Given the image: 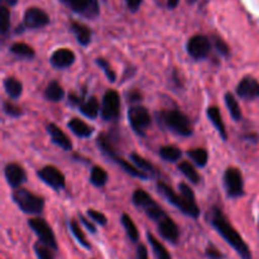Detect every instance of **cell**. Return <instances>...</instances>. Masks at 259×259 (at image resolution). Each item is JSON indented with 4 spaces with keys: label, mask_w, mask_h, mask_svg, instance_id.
Segmentation results:
<instances>
[{
    "label": "cell",
    "mask_w": 259,
    "mask_h": 259,
    "mask_svg": "<svg viewBox=\"0 0 259 259\" xmlns=\"http://www.w3.org/2000/svg\"><path fill=\"white\" fill-rule=\"evenodd\" d=\"M47 132L48 134H50L51 142H52L53 144H56L57 147L62 148L63 151H72V142H71V139L63 133V131H61L60 126L56 125L55 123H50L47 125Z\"/></svg>",
    "instance_id": "obj_19"
},
{
    "label": "cell",
    "mask_w": 259,
    "mask_h": 259,
    "mask_svg": "<svg viewBox=\"0 0 259 259\" xmlns=\"http://www.w3.org/2000/svg\"><path fill=\"white\" fill-rule=\"evenodd\" d=\"M128 100L129 101H139L142 100V95L137 91H132V94H128Z\"/></svg>",
    "instance_id": "obj_47"
},
{
    "label": "cell",
    "mask_w": 259,
    "mask_h": 259,
    "mask_svg": "<svg viewBox=\"0 0 259 259\" xmlns=\"http://www.w3.org/2000/svg\"><path fill=\"white\" fill-rule=\"evenodd\" d=\"M206 220L212 228L218 232V234L238 253L242 259H252V252L247 243L244 242L239 233L229 223L223 210L219 206H212L206 214Z\"/></svg>",
    "instance_id": "obj_1"
},
{
    "label": "cell",
    "mask_w": 259,
    "mask_h": 259,
    "mask_svg": "<svg viewBox=\"0 0 259 259\" xmlns=\"http://www.w3.org/2000/svg\"><path fill=\"white\" fill-rule=\"evenodd\" d=\"M3 111L10 118H19L23 115V110L18 105L13 104L12 101H4L3 103Z\"/></svg>",
    "instance_id": "obj_39"
},
{
    "label": "cell",
    "mask_w": 259,
    "mask_h": 259,
    "mask_svg": "<svg viewBox=\"0 0 259 259\" xmlns=\"http://www.w3.org/2000/svg\"><path fill=\"white\" fill-rule=\"evenodd\" d=\"M4 176L8 185L14 190L20 189V186L27 181L24 168L18 163H8L4 168Z\"/></svg>",
    "instance_id": "obj_16"
},
{
    "label": "cell",
    "mask_w": 259,
    "mask_h": 259,
    "mask_svg": "<svg viewBox=\"0 0 259 259\" xmlns=\"http://www.w3.org/2000/svg\"><path fill=\"white\" fill-rule=\"evenodd\" d=\"M12 200L24 214L40 215L45 210V199L33 194L27 189H17L13 191Z\"/></svg>",
    "instance_id": "obj_6"
},
{
    "label": "cell",
    "mask_w": 259,
    "mask_h": 259,
    "mask_svg": "<svg viewBox=\"0 0 259 259\" xmlns=\"http://www.w3.org/2000/svg\"><path fill=\"white\" fill-rule=\"evenodd\" d=\"M120 222H121V225L124 227V229H125L126 234H128L129 239H131L133 243L138 242L139 232H138V228H137V225L134 224L133 219H132L128 214H121Z\"/></svg>",
    "instance_id": "obj_31"
},
{
    "label": "cell",
    "mask_w": 259,
    "mask_h": 259,
    "mask_svg": "<svg viewBox=\"0 0 259 259\" xmlns=\"http://www.w3.org/2000/svg\"><path fill=\"white\" fill-rule=\"evenodd\" d=\"M147 239H148L149 244H151L152 250H153L154 255L157 259H172L171 254H169L168 250L166 249L163 244L161 242L156 239V237L151 234V233H147Z\"/></svg>",
    "instance_id": "obj_30"
},
{
    "label": "cell",
    "mask_w": 259,
    "mask_h": 259,
    "mask_svg": "<svg viewBox=\"0 0 259 259\" xmlns=\"http://www.w3.org/2000/svg\"><path fill=\"white\" fill-rule=\"evenodd\" d=\"M73 13L88 19H95L100 15V5L98 0H61Z\"/></svg>",
    "instance_id": "obj_13"
},
{
    "label": "cell",
    "mask_w": 259,
    "mask_h": 259,
    "mask_svg": "<svg viewBox=\"0 0 259 259\" xmlns=\"http://www.w3.org/2000/svg\"><path fill=\"white\" fill-rule=\"evenodd\" d=\"M9 50L13 55H15L17 57H20V58L32 60V58H34L35 56L34 50H33L29 45H27V43H22V42L13 43V45L10 46Z\"/></svg>",
    "instance_id": "obj_28"
},
{
    "label": "cell",
    "mask_w": 259,
    "mask_h": 259,
    "mask_svg": "<svg viewBox=\"0 0 259 259\" xmlns=\"http://www.w3.org/2000/svg\"><path fill=\"white\" fill-rule=\"evenodd\" d=\"M205 255L209 259H223V254L219 252V249L211 244H210L209 247L206 248V250H205Z\"/></svg>",
    "instance_id": "obj_43"
},
{
    "label": "cell",
    "mask_w": 259,
    "mask_h": 259,
    "mask_svg": "<svg viewBox=\"0 0 259 259\" xmlns=\"http://www.w3.org/2000/svg\"><path fill=\"white\" fill-rule=\"evenodd\" d=\"M157 191L169 204L174 205L179 211H181L182 214L187 215L190 218H194V219H197L200 217V214H201V210H200L199 205L187 201L181 194H177L169 185L164 184L163 181H159L157 184Z\"/></svg>",
    "instance_id": "obj_3"
},
{
    "label": "cell",
    "mask_w": 259,
    "mask_h": 259,
    "mask_svg": "<svg viewBox=\"0 0 259 259\" xmlns=\"http://www.w3.org/2000/svg\"><path fill=\"white\" fill-rule=\"evenodd\" d=\"M129 159L132 161V163L134 164V166L137 167V168L139 169V171L144 172V174H156V168H154L153 164L151 163L149 161H147L144 157L139 156L138 153H136V152H133V153L129 154Z\"/></svg>",
    "instance_id": "obj_27"
},
{
    "label": "cell",
    "mask_w": 259,
    "mask_h": 259,
    "mask_svg": "<svg viewBox=\"0 0 259 259\" xmlns=\"http://www.w3.org/2000/svg\"><path fill=\"white\" fill-rule=\"evenodd\" d=\"M37 176L43 184L50 186L55 191H61L66 187V177L57 167L46 166L37 172Z\"/></svg>",
    "instance_id": "obj_14"
},
{
    "label": "cell",
    "mask_w": 259,
    "mask_h": 259,
    "mask_svg": "<svg viewBox=\"0 0 259 259\" xmlns=\"http://www.w3.org/2000/svg\"><path fill=\"white\" fill-rule=\"evenodd\" d=\"M186 2H187V3H189V4H190V5H194V4H195V3H197V0H186Z\"/></svg>",
    "instance_id": "obj_50"
},
{
    "label": "cell",
    "mask_w": 259,
    "mask_h": 259,
    "mask_svg": "<svg viewBox=\"0 0 259 259\" xmlns=\"http://www.w3.org/2000/svg\"><path fill=\"white\" fill-rule=\"evenodd\" d=\"M33 250H34L38 259H55V250L51 249L50 247H47L43 243H40L39 240L37 243H34Z\"/></svg>",
    "instance_id": "obj_36"
},
{
    "label": "cell",
    "mask_w": 259,
    "mask_h": 259,
    "mask_svg": "<svg viewBox=\"0 0 259 259\" xmlns=\"http://www.w3.org/2000/svg\"><path fill=\"white\" fill-rule=\"evenodd\" d=\"M4 3L5 7H15L18 3V0H2Z\"/></svg>",
    "instance_id": "obj_49"
},
{
    "label": "cell",
    "mask_w": 259,
    "mask_h": 259,
    "mask_svg": "<svg viewBox=\"0 0 259 259\" xmlns=\"http://www.w3.org/2000/svg\"><path fill=\"white\" fill-rule=\"evenodd\" d=\"M137 257L138 259H148V252H147V248L143 244L138 245V249H137Z\"/></svg>",
    "instance_id": "obj_46"
},
{
    "label": "cell",
    "mask_w": 259,
    "mask_h": 259,
    "mask_svg": "<svg viewBox=\"0 0 259 259\" xmlns=\"http://www.w3.org/2000/svg\"><path fill=\"white\" fill-rule=\"evenodd\" d=\"M28 227L34 232V234L37 235L38 240H39L40 243H43V244H46L47 247H50L51 249L57 252L58 244L55 233H53L50 224H48L43 218H32V219L28 220Z\"/></svg>",
    "instance_id": "obj_7"
},
{
    "label": "cell",
    "mask_w": 259,
    "mask_h": 259,
    "mask_svg": "<svg viewBox=\"0 0 259 259\" xmlns=\"http://www.w3.org/2000/svg\"><path fill=\"white\" fill-rule=\"evenodd\" d=\"M76 55L68 48H58L51 55L50 62L57 70H65L75 63Z\"/></svg>",
    "instance_id": "obj_17"
},
{
    "label": "cell",
    "mask_w": 259,
    "mask_h": 259,
    "mask_svg": "<svg viewBox=\"0 0 259 259\" xmlns=\"http://www.w3.org/2000/svg\"><path fill=\"white\" fill-rule=\"evenodd\" d=\"M101 118L105 121H115L120 116V95L115 90H108L101 101Z\"/></svg>",
    "instance_id": "obj_11"
},
{
    "label": "cell",
    "mask_w": 259,
    "mask_h": 259,
    "mask_svg": "<svg viewBox=\"0 0 259 259\" xmlns=\"http://www.w3.org/2000/svg\"><path fill=\"white\" fill-rule=\"evenodd\" d=\"M159 156L166 162L174 163V162H177L179 159H181L182 151L176 146H163L159 149Z\"/></svg>",
    "instance_id": "obj_34"
},
{
    "label": "cell",
    "mask_w": 259,
    "mask_h": 259,
    "mask_svg": "<svg viewBox=\"0 0 259 259\" xmlns=\"http://www.w3.org/2000/svg\"><path fill=\"white\" fill-rule=\"evenodd\" d=\"M45 98L52 103H60L65 98V90L56 80L51 81L45 90Z\"/></svg>",
    "instance_id": "obj_24"
},
{
    "label": "cell",
    "mask_w": 259,
    "mask_h": 259,
    "mask_svg": "<svg viewBox=\"0 0 259 259\" xmlns=\"http://www.w3.org/2000/svg\"><path fill=\"white\" fill-rule=\"evenodd\" d=\"M212 46H214L215 50L220 53L224 57H228L230 55L229 46L225 43V40H223L222 38L218 37V35H212Z\"/></svg>",
    "instance_id": "obj_40"
},
{
    "label": "cell",
    "mask_w": 259,
    "mask_h": 259,
    "mask_svg": "<svg viewBox=\"0 0 259 259\" xmlns=\"http://www.w3.org/2000/svg\"><path fill=\"white\" fill-rule=\"evenodd\" d=\"M237 94L243 100H255L259 98V81L252 76H245L238 83Z\"/></svg>",
    "instance_id": "obj_15"
},
{
    "label": "cell",
    "mask_w": 259,
    "mask_h": 259,
    "mask_svg": "<svg viewBox=\"0 0 259 259\" xmlns=\"http://www.w3.org/2000/svg\"><path fill=\"white\" fill-rule=\"evenodd\" d=\"M70 29L73 33L76 39H77L78 45L82 46V47H88L90 45L91 38H93V30L88 25L78 22H71Z\"/></svg>",
    "instance_id": "obj_20"
},
{
    "label": "cell",
    "mask_w": 259,
    "mask_h": 259,
    "mask_svg": "<svg viewBox=\"0 0 259 259\" xmlns=\"http://www.w3.org/2000/svg\"><path fill=\"white\" fill-rule=\"evenodd\" d=\"M180 4V0H167V8L168 9H175Z\"/></svg>",
    "instance_id": "obj_48"
},
{
    "label": "cell",
    "mask_w": 259,
    "mask_h": 259,
    "mask_svg": "<svg viewBox=\"0 0 259 259\" xmlns=\"http://www.w3.org/2000/svg\"><path fill=\"white\" fill-rule=\"evenodd\" d=\"M211 40L204 34L192 35L186 43V51L194 60H205L211 52Z\"/></svg>",
    "instance_id": "obj_12"
},
{
    "label": "cell",
    "mask_w": 259,
    "mask_h": 259,
    "mask_svg": "<svg viewBox=\"0 0 259 259\" xmlns=\"http://www.w3.org/2000/svg\"><path fill=\"white\" fill-rule=\"evenodd\" d=\"M78 219L81 220V223H82V224H83V227H85L86 229H88L89 232L91 233V234H96V228H95V225H94L93 223L90 222V220L86 219V218L83 217V215L81 214V212H80V214H78Z\"/></svg>",
    "instance_id": "obj_44"
},
{
    "label": "cell",
    "mask_w": 259,
    "mask_h": 259,
    "mask_svg": "<svg viewBox=\"0 0 259 259\" xmlns=\"http://www.w3.org/2000/svg\"><path fill=\"white\" fill-rule=\"evenodd\" d=\"M224 100H225V105H227L228 110H229L230 116L233 118V120L235 121H240L243 118L242 110H240L239 103L237 101L235 96L233 95L232 93H227L224 95Z\"/></svg>",
    "instance_id": "obj_26"
},
{
    "label": "cell",
    "mask_w": 259,
    "mask_h": 259,
    "mask_svg": "<svg viewBox=\"0 0 259 259\" xmlns=\"http://www.w3.org/2000/svg\"><path fill=\"white\" fill-rule=\"evenodd\" d=\"M223 181H224L225 191L230 199H239L244 196V180L239 169L235 167H229L224 172Z\"/></svg>",
    "instance_id": "obj_10"
},
{
    "label": "cell",
    "mask_w": 259,
    "mask_h": 259,
    "mask_svg": "<svg viewBox=\"0 0 259 259\" xmlns=\"http://www.w3.org/2000/svg\"><path fill=\"white\" fill-rule=\"evenodd\" d=\"M159 125L168 129L172 133L181 137H191L194 133V125L189 116L180 110H162L156 114Z\"/></svg>",
    "instance_id": "obj_2"
},
{
    "label": "cell",
    "mask_w": 259,
    "mask_h": 259,
    "mask_svg": "<svg viewBox=\"0 0 259 259\" xmlns=\"http://www.w3.org/2000/svg\"><path fill=\"white\" fill-rule=\"evenodd\" d=\"M96 65H98L99 67H100L101 70L104 71L105 76L108 77V81H110V82H115V81H116L115 72H114V70L111 68L110 63H109L108 61L105 60V58H103V57L96 58Z\"/></svg>",
    "instance_id": "obj_38"
},
{
    "label": "cell",
    "mask_w": 259,
    "mask_h": 259,
    "mask_svg": "<svg viewBox=\"0 0 259 259\" xmlns=\"http://www.w3.org/2000/svg\"><path fill=\"white\" fill-rule=\"evenodd\" d=\"M67 126L76 137H78V138H90L94 134V131H95L93 126H90L89 124H86L85 121L81 120V119L78 118L71 119L67 123Z\"/></svg>",
    "instance_id": "obj_22"
},
{
    "label": "cell",
    "mask_w": 259,
    "mask_h": 259,
    "mask_svg": "<svg viewBox=\"0 0 259 259\" xmlns=\"http://www.w3.org/2000/svg\"><path fill=\"white\" fill-rule=\"evenodd\" d=\"M96 143H98L100 151L103 152V153L105 154L109 159H111L114 163L118 164V166L120 167L124 172H126L128 175H131L132 177H137V179H141V180H148L149 179L148 175H146L144 172L139 171V169L137 168L136 166H133L131 162L125 161V159L121 158V157H119L118 154H116L115 148H114L113 143H111V139L109 138L106 134H100V136L98 137V141H96Z\"/></svg>",
    "instance_id": "obj_4"
},
{
    "label": "cell",
    "mask_w": 259,
    "mask_h": 259,
    "mask_svg": "<svg viewBox=\"0 0 259 259\" xmlns=\"http://www.w3.org/2000/svg\"><path fill=\"white\" fill-rule=\"evenodd\" d=\"M88 215L93 222H95L96 224L101 225V227H105V225L108 224V219H106V217L101 211H98V210H94V209H89Z\"/></svg>",
    "instance_id": "obj_42"
},
{
    "label": "cell",
    "mask_w": 259,
    "mask_h": 259,
    "mask_svg": "<svg viewBox=\"0 0 259 259\" xmlns=\"http://www.w3.org/2000/svg\"><path fill=\"white\" fill-rule=\"evenodd\" d=\"M4 89L5 93L8 94L10 99L17 100L23 94V83L15 77H7L4 80Z\"/></svg>",
    "instance_id": "obj_25"
},
{
    "label": "cell",
    "mask_w": 259,
    "mask_h": 259,
    "mask_svg": "<svg viewBox=\"0 0 259 259\" xmlns=\"http://www.w3.org/2000/svg\"><path fill=\"white\" fill-rule=\"evenodd\" d=\"M157 229H158L159 235L163 238L167 242L172 243V244H177L180 239V229L177 227L176 223L167 215L162 222L157 224Z\"/></svg>",
    "instance_id": "obj_18"
},
{
    "label": "cell",
    "mask_w": 259,
    "mask_h": 259,
    "mask_svg": "<svg viewBox=\"0 0 259 259\" xmlns=\"http://www.w3.org/2000/svg\"><path fill=\"white\" fill-rule=\"evenodd\" d=\"M187 156H189L199 167H205L207 164V161H209V154H207L206 149L204 148L190 149V151L187 152Z\"/></svg>",
    "instance_id": "obj_35"
},
{
    "label": "cell",
    "mask_w": 259,
    "mask_h": 259,
    "mask_svg": "<svg viewBox=\"0 0 259 259\" xmlns=\"http://www.w3.org/2000/svg\"><path fill=\"white\" fill-rule=\"evenodd\" d=\"M104 2H106V0H104Z\"/></svg>",
    "instance_id": "obj_51"
},
{
    "label": "cell",
    "mask_w": 259,
    "mask_h": 259,
    "mask_svg": "<svg viewBox=\"0 0 259 259\" xmlns=\"http://www.w3.org/2000/svg\"><path fill=\"white\" fill-rule=\"evenodd\" d=\"M10 30V12L4 4L0 7V33L3 35L7 34Z\"/></svg>",
    "instance_id": "obj_37"
},
{
    "label": "cell",
    "mask_w": 259,
    "mask_h": 259,
    "mask_svg": "<svg viewBox=\"0 0 259 259\" xmlns=\"http://www.w3.org/2000/svg\"><path fill=\"white\" fill-rule=\"evenodd\" d=\"M100 110H101V106L100 104H99V100L95 98V96H91V98L83 100L82 104L78 106V111H80L83 116H86V118L89 119L98 118Z\"/></svg>",
    "instance_id": "obj_23"
},
{
    "label": "cell",
    "mask_w": 259,
    "mask_h": 259,
    "mask_svg": "<svg viewBox=\"0 0 259 259\" xmlns=\"http://www.w3.org/2000/svg\"><path fill=\"white\" fill-rule=\"evenodd\" d=\"M207 118L211 121L212 125L215 126L218 132H219L220 137H222L223 141H227L228 139V132L227 126H225L224 120H223L222 113H220V109L218 106H209L206 110Z\"/></svg>",
    "instance_id": "obj_21"
},
{
    "label": "cell",
    "mask_w": 259,
    "mask_h": 259,
    "mask_svg": "<svg viewBox=\"0 0 259 259\" xmlns=\"http://www.w3.org/2000/svg\"><path fill=\"white\" fill-rule=\"evenodd\" d=\"M51 23L50 17L43 9L37 7L28 8L23 17V24L19 25L15 33H22L24 29H40Z\"/></svg>",
    "instance_id": "obj_8"
},
{
    "label": "cell",
    "mask_w": 259,
    "mask_h": 259,
    "mask_svg": "<svg viewBox=\"0 0 259 259\" xmlns=\"http://www.w3.org/2000/svg\"><path fill=\"white\" fill-rule=\"evenodd\" d=\"M68 227H70L71 233H72L73 238L77 240L78 244H80L81 247L85 248V249L90 250L91 249V244L89 243L88 238H86L85 233L82 232V229H81V227L78 225V223L76 222V220L72 219V220H70V223H68Z\"/></svg>",
    "instance_id": "obj_29"
},
{
    "label": "cell",
    "mask_w": 259,
    "mask_h": 259,
    "mask_svg": "<svg viewBox=\"0 0 259 259\" xmlns=\"http://www.w3.org/2000/svg\"><path fill=\"white\" fill-rule=\"evenodd\" d=\"M128 120L134 133L138 136H144L146 131L152 124V116L144 106L134 105L129 108Z\"/></svg>",
    "instance_id": "obj_9"
},
{
    "label": "cell",
    "mask_w": 259,
    "mask_h": 259,
    "mask_svg": "<svg viewBox=\"0 0 259 259\" xmlns=\"http://www.w3.org/2000/svg\"><path fill=\"white\" fill-rule=\"evenodd\" d=\"M179 169L180 172H181V174L184 175L190 182H191V184L197 185L200 184V181H201V177H200V175L197 174L196 168H195L190 162L182 161L181 163L179 164Z\"/></svg>",
    "instance_id": "obj_32"
},
{
    "label": "cell",
    "mask_w": 259,
    "mask_h": 259,
    "mask_svg": "<svg viewBox=\"0 0 259 259\" xmlns=\"http://www.w3.org/2000/svg\"><path fill=\"white\" fill-rule=\"evenodd\" d=\"M125 3H126V7H128V9L131 10L132 13H136L139 10V8H141L143 0H125Z\"/></svg>",
    "instance_id": "obj_45"
},
{
    "label": "cell",
    "mask_w": 259,
    "mask_h": 259,
    "mask_svg": "<svg viewBox=\"0 0 259 259\" xmlns=\"http://www.w3.org/2000/svg\"><path fill=\"white\" fill-rule=\"evenodd\" d=\"M108 172L99 166H94L90 172V184L95 187L105 186L108 182Z\"/></svg>",
    "instance_id": "obj_33"
},
{
    "label": "cell",
    "mask_w": 259,
    "mask_h": 259,
    "mask_svg": "<svg viewBox=\"0 0 259 259\" xmlns=\"http://www.w3.org/2000/svg\"><path fill=\"white\" fill-rule=\"evenodd\" d=\"M179 190L180 194H181L187 201L192 202V204H196V197H195L194 191H192V189L189 185L185 184V182H181V184H179Z\"/></svg>",
    "instance_id": "obj_41"
},
{
    "label": "cell",
    "mask_w": 259,
    "mask_h": 259,
    "mask_svg": "<svg viewBox=\"0 0 259 259\" xmlns=\"http://www.w3.org/2000/svg\"><path fill=\"white\" fill-rule=\"evenodd\" d=\"M132 202L134 204V206L138 207L139 210H142V211H143L149 219L153 220L156 224L162 222V220L168 215L163 209H162V206L158 202L154 201L153 197H152L148 192L144 191V190L142 189L134 191L133 196H132Z\"/></svg>",
    "instance_id": "obj_5"
}]
</instances>
